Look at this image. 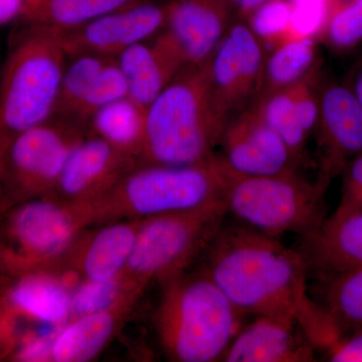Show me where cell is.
I'll return each instance as SVG.
<instances>
[{
  "label": "cell",
  "instance_id": "1",
  "mask_svg": "<svg viewBox=\"0 0 362 362\" xmlns=\"http://www.w3.org/2000/svg\"><path fill=\"white\" fill-rule=\"evenodd\" d=\"M202 271L246 316L289 319L317 349L327 350L340 334L327 311L311 297L302 252L245 225H223L202 258Z\"/></svg>",
  "mask_w": 362,
  "mask_h": 362
},
{
  "label": "cell",
  "instance_id": "2",
  "mask_svg": "<svg viewBox=\"0 0 362 362\" xmlns=\"http://www.w3.org/2000/svg\"><path fill=\"white\" fill-rule=\"evenodd\" d=\"M152 324L162 352L175 362H216L246 315L201 269L162 282Z\"/></svg>",
  "mask_w": 362,
  "mask_h": 362
},
{
  "label": "cell",
  "instance_id": "3",
  "mask_svg": "<svg viewBox=\"0 0 362 362\" xmlns=\"http://www.w3.org/2000/svg\"><path fill=\"white\" fill-rule=\"evenodd\" d=\"M66 62L59 33L16 23L0 71V156L14 138L54 115Z\"/></svg>",
  "mask_w": 362,
  "mask_h": 362
},
{
  "label": "cell",
  "instance_id": "4",
  "mask_svg": "<svg viewBox=\"0 0 362 362\" xmlns=\"http://www.w3.org/2000/svg\"><path fill=\"white\" fill-rule=\"evenodd\" d=\"M221 199L223 178L216 153L209 161L188 165L141 164L97 199L73 206L88 228L190 211Z\"/></svg>",
  "mask_w": 362,
  "mask_h": 362
},
{
  "label": "cell",
  "instance_id": "5",
  "mask_svg": "<svg viewBox=\"0 0 362 362\" xmlns=\"http://www.w3.org/2000/svg\"><path fill=\"white\" fill-rule=\"evenodd\" d=\"M218 157L226 211L243 225L278 239L286 233L304 238L325 220L326 178L311 182L300 173L240 175Z\"/></svg>",
  "mask_w": 362,
  "mask_h": 362
},
{
  "label": "cell",
  "instance_id": "6",
  "mask_svg": "<svg viewBox=\"0 0 362 362\" xmlns=\"http://www.w3.org/2000/svg\"><path fill=\"white\" fill-rule=\"evenodd\" d=\"M218 144L209 117L204 64L187 65L147 107L143 164L202 163L216 156Z\"/></svg>",
  "mask_w": 362,
  "mask_h": 362
},
{
  "label": "cell",
  "instance_id": "7",
  "mask_svg": "<svg viewBox=\"0 0 362 362\" xmlns=\"http://www.w3.org/2000/svg\"><path fill=\"white\" fill-rule=\"evenodd\" d=\"M223 199L206 206L142 218L129 259L121 275L126 289L144 295L152 283L189 270L225 223Z\"/></svg>",
  "mask_w": 362,
  "mask_h": 362
},
{
  "label": "cell",
  "instance_id": "8",
  "mask_svg": "<svg viewBox=\"0 0 362 362\" xmlns=\"http://www.w3.org/2000/svg\"><path fill=\"white\" fill-rule=\"evenodd\" d=\"M84 228L75 206L52 197L9 209L0 216V283L32 272L56 271Z\"/></svg>",
  "mask_w": 362,
  "mask_h": 362
},
{
  "label": "cell",
  "instance_id": "9",
  "mask_svg": "<svg viewBox=\"0 0 362 362\" xmlns=\"http://www.w3.org/2000/svg\"><path fill=\"white\" fill-rule=\"evenodd\" d=\"M88 133L74 121L52 116L14 138L0 156V216L23 202L47 197L71 150Z\"/></svg>",
  "mask_w": 362,
  "mask_h": 362
},
{
  "label": "cell",
  "instance_id": "10",
  "mask_svg": "<svg viewBox=\"0 0 362 362\" xmlns=\"http://www.w3.org/2000/svg\"><path fill=\"white\" fill-rule=\"evenodd\" d=\"M266 49L246 21L235 18L204 62L207 104L218 140L228 123L258 97Z\"/></svg>",
  "mask_w": 362,
  "mask_h": 362
},
{
  "label": "cell",
  "instance_id": "11",
  "mask_svg": "<svg viewBox=\"0 0 362 362\" xmlns=\"http://www.w3.org/2000/svg\"><path fill=\"white\" fill-rule=\"evenodd\" d=\"M168 1L139 0L84 25L59 33L68 57L98 54L116 59L130 47L164 30Z\"/></svg>",
  "mask_w": 362,
  "mask_h": 362
},
{
  "label": "cell",
  "instance_id": "12",
  "mask_svg": "<svg viewBox=\"0 0 362 362\" xmlns=\"http://www.w3.org/2000/svg\"><path fill=\"white\" fill-rule=\"evenodd\" d=\"M218 148L226 165L240 175H288L302 168L255 104L228 123Z\"/></svg>",
  "mask_w": 362,
  "mask_h": 362
},
{
  "label": "cell",
  "instance_id": "13",
  "mask_svg": "<svg viewBox=\"0 0 362 362\" xmlns=\"http://www.w3.org/2000/svg\"><path fill=\"white\" fill-rule=\"evenodd\" d=\"M142 218L88 226L76 235L56 273L74 285L78 281H108L122 273L134 247Z\"/></svg>",
  "mask_w": 362,
  "mask_h": 362
},
{
  "label": "cell",
  "instance_id": "14",
  "mask_svg": "<svg viewBox=\"0 0 362 362\" xmlns=\"http://www.w3.org/2000/svg\"><path fill=\"white\" fill-rule=\"evenodd\" d=\"M141 165L97 136L87 135L71 150L56 185L47 197L69 204L97 199Z\"/></svg>",
  "mask_w": 362,
  "mask_h": 362
},
{
  "label": "cell",
  "instance_id": "15",
  "mask_svg": "<svg viewBox=\"0 0 362 362\" xmlns=\"http://www.w3.org/2000/svg\"><path fill=\"white\" fill-rule=\"evenodd\" d=\"M316 131L320 146V177L331 180L362 153V109L349 86H320Z\"/></svg>",
  "mask_w": 362,
  "mask_h": 362
},
{
  "label": "cell",
  "instance_id": "16",
  "mask_svg": "<svg viewBox=\"0 0 362 362\" xmlns=\"http://www.w3.org/2000/svg\"><path fill=\"white\" fill-rule=\"evenodd\" d=\"M315 345L299 324L273 316H254L228 345L223 362H310Z\"/></svg>",
  "mask_w": 362,
  "mask_h": 362
},
{
  "label": "cell",
  "instance_id": "17",
  "mask_svg": "<svg viewBox=\"0 0 362 362\" xmlns=\"http://www.w3.org/2000/svg\"><path fill=\"white\" fill-rule=\"evenodd\" d=\"M141 297L129 294L106 310L71 318L49 340L45 362L96 358L122 330Z\"/></svg>",
  "mask_w": 362,
  "mask_h": 362
},
{
  "label": "cell",
  "instance_id": "18",
  "mask_svg": "<svg viewBox=\"0 0 362 362\" xmlns=\"http://www.w3.org/2000/svg\"><path fill=\"white\" fill-rule=\"evenodd\" d=\"M235 18L230 0H168L164 30L180 47L187 65H201Z\"/></svg>",
  "mask_w": 362,
  "mask_h": 362
},
{
  "label": "cell",
  "instance_id": "19",
  "mask_svg": "<svg viewBox=\"0 0 362 362\" xmlns=\"http://www.w3.org/2000/svg\"><path fill=\"white\" fill-rule=\"evenodd\" d=\"M299 251L321 284L362 267V209L334 213L302 238Z\"/></svg>",
  "mask_w": 362,
  "mask_h": 362
},
{
  "label": "cell",
  "instance_id": "20",
  "mask_svg": "<svg viewBox=\"0 0 362 362\" xmlns=\"http://www.w3.org/2000/svg\"><path fill=\"white\" fill-rule=\"evenodd\" d=\"M128 97L147 109L187 65L180 47L165 30L138 42L116 58Z\"/></svg>",
  "mask_w": 362,
  "mask_h": 362
},
{
  "label": "cell",
  "instance_id": "21",
  "mask_svg": "<svg viewBox=\"0 0 362 362\" xmlns=\"http://www.w3.org/2000/svg\"><path fill=\"white\" fill-rule=\"evenodd\" d=\"M88 132L143 164L146 138V108L124 97L98 110Z\"/></svg>",
  "mask_w": 362,
  "mask_h": 362
},
{
  "label": "cell",
  "instance_id": "22",
  "mask_svg": "<svg viewBox=\"0 0 362 362\" xmlns=\"http://www.w3.org/2000/svg\"><path fill=\"white\" fill-rule=\"evenodd\" d=\"M317 65L316 40H292L279 45L266 57L257 100L295 84Z\"/></svg>",
  "mask_w": 362,
  "mask_h": 362
},
{
  "label": "cell",
  "instance_id": "23",
  "mask_svg": "<svg viewBox=\"0 0 362 362\" xmlns=\"http://www.w3.org/2000/svg\"><path fill=\"white\" fill-rule=\"evenodd\" d=\"M136 1L139 0H37L21 21L63 33Z\"/></svg>",
  "mask_w": 362,
  "mask_h": 362
},
{
  "label": "cell",
  "instance_id": "24",
  "mask_svg": "<svg viewBox=\"0 0 362 362\" xmlns=\"http://www.w3.org/2000/svg\"><path fill=\"white\" fill-rule=\"evenodd\" d=\"M269 125L286 143L302 168H308L307 134L298 116L290 87L257 100L254 103Z\"/></svg>",
  "mask_w": 362,
  "mask_h": 362
},
{
  "label": "cell",
  "instance_id": "25",
  "mask_svg": "<svg viewBox=\"0 0 362 362\" xmlns=\"http://www.w3.org/2000/svg\"><path fill=\"white\" fill-rule=\"evenodd\" d=\"M323 302L340 337L362 327V267L324 283Z\"/></svg>",
  "mask_w": 362,
  "mask_h": 362
},
{
  "label": "cell",
  "instance_id": "26",
  "mask_svg": "<svg viewBox=\"0 0 362 362\" xmlns=\"http://www.w3.org/2000/svg\"><path fill=\"white\" fill-rule=\"evenodd\" d=\"M112 59L92 54L68 57L52 116L74 121L78 107L84 101L98 76Z\"/></svg>",
  "mask_w": 362,
  "mask_h": 362
},
{
  "label": "cell",
  "instance_id": "27",
  "mask_svg": "<svg viewBox=\"0 0 362 362\" xmlns=\"http://www.w3.org/2000/svg\"><path fill=\"white\" fill-rule=\"evenodd\" d=\"M292 6L289 0H268L246 18L247 25L265 49L292 40Z\"/></svg>",
  "mask_w": 362,
  "mask_h": 362
},
{
  "label": "cell",
  "instance_id": "28",
  "mask_svg": "<svg viewBox=\"0 0 362 362\" xmlns=\"http://www.w3.org/2000/svg\"><path fill=\"white\" fill-rule=\"evenodd\" d=\"M129 294L139 293L128 291L120 277L108 281H78L71 289V318L106 310Z\"/></svg>",
  "mask_w": 362,
  "mask_h": 362
},
{
  "label": "cell",
  "instance_id": "29",
  "mask_svg": "<svg viewBox=\"0 0 362 362\" xmlns=\"http://www.w3.org/2000/svg\"><path fill=\"white\" fill-rule=\"evenodd\" d=\"M128 96L127 83L116 59H112L104 66L84 101L78 107L74 121L87 128L90 117L103 107ZM88 130V128H87Z\"/></svg>",
  "mask_w": 362,
  "mask_h": 362
},
{
  "label": "cell",
  "instance_id": "30",
  "mask_svg": "<svg viewBox=\"0 0 362 362\" xmlns=\"http://www.w3.org/2000/svg\"><path fill=\"white\" fill-rule=\"evenodd\" d=\"M322 37L337 51L359 44L362 40V0H338Z\"/></svg>",
  "mask_w": 362,
  "mask_h": 362
},
{
  "label": "cell",
  "instance_id": "31",
  "mask_svg": "<svg viewBox=\"0 0 362 362\" xmlns=\"http://www.w3.org/2000/svg\"><path fill=\"white\" fill-rule=\"evenodd\" d=\"M292 6V40L322 37L338 0H289Z\"/></svg>",
  "mask_w": 362,
  "mask_h": 362
},
{
  "label": "cell",
  "instance_id": "32",
  "mask_svg": "<svg viewBox=\"0 0 362 362\" xmlns=\"http://www.w3.org/2000/svg\"><path fill=\"white\" fill-rule=\"evenodd\" d=\"M298 116L310 137L316 131L319 118V64L301 80L290 86Z\"/></svg>",
  "mask_w": 362,
  "mask_h": 362
},
{
  "label": "cell",
  "instance_id": "33",
  "mask_svg": "<svg viewBox=\"0 0 362 362\" xmlns=\"http://www.w3.org/2000/svg\"><path fill=\"white\" fill-rule=\"evenodd\" d=\"M326 354L332 362H362V327L343 335Z\"/></svg>",
  "mask_w": 362,
  "mask_h": 362
},
{
  "label": "cell",
  "instance_id": "34",
  "mask_svg": "<svg viewBox=\"0 0 362 362\" xmlns=\"http://www.w3.org/2000/svg\"><path fill=\"white\" fill-rule=\"evenodd\" d=\"M342 199L340 204L362 197V153L351 159L343 168Z\"/></svg>",
  "mask_w": 362,
  "mask_h": 362
},
{
  "label": "cell",
  "instance_id": "35",
  "mask_svg": "<svg viewBox=\"0 0 362 362\" xmlns=\"http://www.w3.org/2000/svg\"><path fill=\"white\" fill-rule=\"evenodd\" d=\"M37 0H0V28L25 20Z\"/></svg>",
  "mask_w": 362,
  "mask_h": 362
},
{
  "label": "cell",
  "instance_id": "36",
  "mask_svg": "<svg viewBox=\"0 0 362 362\" xmlns=\"http://www.w3.org/2000/svg\"><path fill=\"white\" fill-rule=\"evenodd\" d=\"M266 1L268 0H230L235 18H242V20H246L257 7Z\"/></svg>",
  "mask_w": 362,
  "mask_h": 362
},
{
  "label": "cell",
  "instance_id": "37",
  "mask_svg": "<svg viewBox=\"0 0 362 362\" xmlns=\"http://www.w3.org/2000/svg\"><path fill=\"white\" fill-rule=\"evenodd\" d=\"M349 87L352 90V93H354L359 106L362 109V64L357 68L356 74H354V78H352L351 85L349 86Z\"/></svg>",
  "mask_w": 362,
  "mask_h": 362
},
{
  "label": "cell",
  "instance_id": "38",
  "mask_svg": "<svg viewBox=\"0 0 362 362\" xmlns=\"http://www.w3.org/2000/svg\"><path fill=\"white\" fill-rule=\"evenodd\" d=\"M362 197H357L354 201L339 204L335 213H349V211H361Z\"/></svg>",
  "mask_w": 362,
  "mask_h": 362
}]
</instances>
